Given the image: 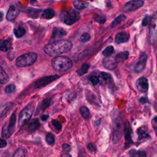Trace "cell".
I'll list each match as a JSON object with an SVG mask.
<instances>
[{
	"mask_svg": "<svg viewBox=\"0 0 157 157\" xmlns=\"http://www.w3.org/2000/svg\"><path fill=\"white\" fill-rule=\"evenodd\" d=\"M72 47L73 44L70 41L60 40L47 45L44 51L48 55L56 56L71 51Z\"/></svg>",
	"mask_w": 157,
	"mask_h": 157,
	"instance_id": "6da1fadb",
	"label": "cell"
},
{
	"mask_svg": "<svg viewBox=\"0 0 157 157\" xmlns=\"http://www.w3.org/2000/svg\"><path fill=\"white\" fill-rule=\"evenodd\" d=\"M55 11L51 9H47L44 10L42 14L43 17L46 19H51L55 16Z\"/></svg>",
	"mask_w": 157,
	"mask_h": 157,
	"instance_id": "ffe728a7",
	"label": "cell"
},
{
	"mask_svg": "<svg viewBox=\"0 0 157 157\" xmlns=\"http://www.w3.org/2000/svg\"><path fill=\"white\" fill-rule=\"evenodd\" d=\"M125 19H126V17L124 15H119L114 20V21L112 22V23L111 24V27L114 28V27L117 26V25H119V24L122 23Z\"/></svg>",
	"mask_w": 157,
	"mask_h": 157,
	"instance_id": "7402d4cb",
	"label": "cell"
},
{
	"mask_svg": "<svg viewBox=\"0 0 157 157\" xmlns=\"http://www.w3.org/2000/svg\"><path fill=\"white\" fill-rule=\"evenodd\" d=\"M50 104V101L48 100H45L44 101V103H43V109H45L47 107H48Z\"/></svg>",
	"mask_w": 157,
	"mask_h": 157,
	"instance_id": "b9f144b4",
	"label": "cell"
},
{
	"mask_svg": "<svg viewBox=\"0 0 157 157\" xmlns=\"http://www.w3.org/2000/svg\"><path fill=\"white\" fill-rule=\"evenodd\" d=\"M149 22V37L150 41L155 43L157 41V12L152 15Z\"/></svg>",
	"mask_w": 157,
	"mask_h": 157,
	"instance_id": "8992f818",
	"label": "cell"
},
{
	"mask_svg": "<svg viewBox=\"0 0 157 157\" xmlns=\"http://www.w3.org/2000/svg\"><path fill=\"white\" fill-rule=\"evenodd\" d=\"M52 66L57 71H66L73 66V62L70 58L64 56L55 57L52 61Z\"/></svg>",
	"mask_w": 157,
	"mask_h": 157,
	"instance_id": "7a4b0ae2",
	"label": "cell"
},
{
	"mask_svg": "<svg viewBox=\"0 0 157 157\" xmlns=\"http://www.w3.org/2000/svg\"><path fill=\"white\" fill-rule=\"evenodd\" d=\"M80 112L81 115L84 118V119H87L90 116V111L88 107L86 106H82L80 108Z\"/></svg>",
	"mask_w": 157,
	"mask_h": 157,
	"instance_id": "83f0119b",
	"label": "cell"
},
{
	"mask_svg": "<svg viewBox=\"0 0 157 157\" xmlns=\"http://www.w3.org/2000/svg\"><path fill=\"white\" fill-rule=\"evenodd\" d=\"M15 90V86L14 84H10L5 88V92L6 93H12Z\"/></svg>",
	"mask_w": 157,
	"mask_h": 157,
	"instance_id": "d6a6232c",
	"label": "cell"
},
{
	"mask_svg": "<svg viewBox=\"0 0 157 157\" xmlns=\"http://www.w3.org/2000/svg\"><path fill=\"white\" fill-rule=\"evenodd\" d=\"M90 65L87 63H84L82 65V66L81 67L79 70H77V73L79 76H82L85 74H86L88 70V68H89Z\"/></svg>",
	"mask_w": 157,
	"mask_h": 157,
	"instance_id": "4316f807",
	"label": "cell"
},
{
	"mask_svg": "<svg viewBox=\"0 0 157 157\" xmlns=\"http://www.w3.org/2000/svg\"><path fill=\"white\" fill-rule=\"evenodd\" d=\"M7 145V142L5 140L0 139V148H4Z\"/></svg>",
	"mask_w": 157,
	"mask_h": 157,
	"instance_id": "60d3db41",
	"label": "cell"
},
{
	"mask_svg": "<svg viewBox=\"0 0 157 157\" xmlns=\"http://www.w3.org/2000/svg\"><path fill=\"white\" fill-rule=\"evenodd\" d=\"M144 1L142 0H132L125 4L123 8V11L129 12L136 9H138L144 5Z\"/></svg>",
	"mask_w": 157,
	"mask_h": 157,
	"instance_id": "ba28073f",
	"label": "cell"
},
{
	"mask_svg": "<svg viewBox=\"0 0 157 157\" xmlns=\"http://www.w3.org/2000/svg\"><path fill=\"white\" fill-rule=\"evenodd\" d=\"M103 66L107 70H113L117 66V62L115 61V57L110 56H106V58L103 60Z\"/></svg>",
	"mask_w": 157,
	"mask_h": 157,
	"instance_id": "4fadbf2b",
	"label": "cell"
},
{
	"mask_svg": "<svg viewBox=\"0 0 157 157\" xmlns=\"http://www.w3.org/2000/svg\"><path fill=\"white\" fill-rule=\"evenodd\" d=\"M114 49L112 46H109L106 47V49H104V51L103 52V54L105 56H110L114 52Z\"/></svg>",
	"mask_w": 157,
	"mask_h": 157,
	"instance_id": "f546056e",
	"label": "cell"
},
{
	"mask_svg": "<svg viewBox=\"0 0 157 157\" xmlns=\"http://www.w3.org/2000/svg\"><path fill=\"white\" fill-rule=\"evenodd\" d=\"M136 86L139 92L145 93L149 89V82L145 77H140L137 80Z\"/></svg>",
	"mask_w": 157,
	"mask_h": 157,
	"instance_id": "30bf717a",
	"label": "cell"
},
{
	"mask_svg": "<svg viewBox=\"0 0 157 157\" xmlns=\"http://www.w3.org/2000/svg\"><path fill=\"white\" fill-rule=\"evenodd\" d=\"M130 34L128 32H122L118 33L115 36V41L117 44L125 43L128 41Z\"/></svg>",
	"mask_w": 157,
	"mask_h": 157,
	"instance_id": "2e32d148",
	"label": "cell"
},
{
	"mask_svg": "<svg viewBox=\"0 0 157 157\" xmlns=\"http://www.w3.org/2000/svg\"><path fill=\"white\" fill-rule=\"evenodd\" d=\"M11 47V44L8 41H0V51H7Z\"/></svg>",
	"mask_w": 157,
	"mask_h": 157,
	"instance_id": "603a6c76",
	"label": "cell"
},
{
	"mask_svg": "<svg viewBox=\"0 0 157 157\" xmlns=\"http://www.w3.org/2000/svg\"><path fill=\"white\" fill-rule=\"evenodd\" d=\"M125 139L126 148L128 147L133 144V141L131 139V128L130 123L127 122L125 126Z\"/></svg>",
	"mask_w": 157,
	"mask_h": 157,
	"instance_id": "8fae6325",
	"label": "cell"
},
{
	"mask_svg": "<svg viewBox=\"0 0 157 157\" xmlns=\"http://www.w3.org/2000/svg\"><path fill=\"white\" fill-rule=\"evenodd\" d=\"M59 77L58 76H46L42 78H40L39 79L37 80L34 83V87L36 88H42L49 84L50 83L52 82L53 81L56 80Z\"/></svg>",
	"mask_w": 157,
	"mask_h": 157,
	"instance_id": "9c48e42d",
	"label": "cell"
},
{
	"mask_svg": "<svg viewBox=\"0 0 157 157\" xmlns=\"http://www.w3.org/2000/svg\"><path fill=\"white\" fill-rule=\"evenodd\" d=\"M46 142L50 145H52L55 142V137L51 133H48L46 136Z\"/></svg>",
	"mask_w": 157,
	"mask_h": 157,
	"instance_id": "4dcf8cb0",
	"label": "cell"
},
{
	"mask_svg": "<svg viewBox=\"0 0 157 157\" xmlns=\"http://www.w3.org/2000/svg\"><path fill=\"white\" fill-rule=\"evenodd\" d=\"M90 35L87 33H85L84 34H82L80 37V40L82 43H87L88 41H89L90 40Z\"/></svg>",
	"mask_w": 157,
	"mask_h": 157,
	"instance_id": "1f68e13d",
	"label": "cell"
},
{
	"mask_svg": "<svg viewBox=\"0 0 157 157\" xmlns=\"http://www.w3.org/2000/svg\"><path fill=\"white\" fill-rule=\"evenodd\" d=\"M89 81H90V82L93 85H97L98 83L100 82L99 81V78H98L96 76H91L89 77Z\"/></svg>",
	"mask_w": 157,
	"mask_h": 157,
	"instance_id": "d590c367",
	"label": "cell"
},
{
	"mask_svg": "<svg viewBox=\"0 0 157 157\" xmlns=\"http://www.w3.org/2000/svg\"><path fill=\"white\" fill-rule=\"evenodd\" d=\"M147 59V56L146 54L142 53L139 57V61L136 63V64L134 66V70L136 72L140 73L144 70L146 65Z\"/></svg>",
	"mask_w": 157,
	"mask_h": 157,
	"instance_id": "7c38bea8",
	"label": "cell"
},
{
	"mask_svg": "<svg viewBox=\"0 0 157 157\" xmlns=\"http://www.w3.org/2000/svg\"><path fill=\"white\" fill-rule=\"evenodd\" d=\"M39 126H40V123H39V120L37 119L34 120L29 125V131L31 133L34 132L39 128Z\"/></svg>",
	"mask_w": 157,
	"mask_h": 157,
	"instance_id": "cb8c5ba5",
	"label": "cell"
},
{
	"mask_svg": "<svg viewBox=\"0 0 157 157\" xmlns=\"http://www.w3.org/2000/svg\"><path fill=\"white\" fill-rule=\"evenodd\" d=\"M100 82L102 85H111L113 84V79L111 74L107 73L102 72L100 73Z\"/></svg>",
	"mask_w": 157,
	"mask_h": 157,
	"instance_id": "5bb4252c",
	"label": "cell"
},
{
	"mask_svg": "<svg viewBox=\"0 0 157 157\" xmlns=\"http://www.w3.org/2000/svg\"><path fill=\"white\" fill-rule=\"evenodd\" d=\"M88 148L91 152H94L96 150V147L92 144H88Z\"/></svg>",
	"mask_w": 157,
	"mask_h": 157,
	"instance_id": "7bdbcfd3",
	"label": "cell"
},
{
	"mask_svg": "<svg viewBox=\"0 0 157 157\" xmlns=\"http://www.w3.org/2000/svg\"><path fill=\"white\" fill-rule=\"evenodd\" d=\"M37 55L36 53L30 52L26 54H23L20 56L16 61V64L18 67H22L31 66L36 61Z\"/></svg>",
	"mask_w": 157,
	"mask_h": 157,
	"instance_id": "277c9868",
	"label": "cell"
},
{
	"mask_svg": "<svg viewBox=\"0 0 157 157\" xmlns=\"http://www.w3.org/2000/svg\"><path fill=\"white\" fill-rule=\"evenodd\" d=\"M67 34L66 32L64 29L62 28H54L53 33H52V37L53 38H60L66 36Z\"/></svg>",
	"mask_w": 157,
	"mask_h": 157,
	"instance_id": "e0dca14e",
	"label": "cell"
},
{
	"mask_svg": "<svg viewBox=\"0 0 157 157\" xmlns=\"http://www.w3.org/2000/svg\"><path fill=\"white\" fill-rule=\"evenodd\" d=\"M3 17H4L3 13L2 12H0V22L3 21Z\"/></svg>",
	"mask_w": 157,
	"mask_h": 157,
	"instance_id": "bcb514c9",
	"label": "cell"
},
{
	"mask_svg": "<svg viewBox=\"0 0 157 157\" xmlns=\"http://www.w3.org/2000/svg\"><path fill=\"white\" fill-rule=\"evenodd\" d=\"M48 115H43V116L41 117V119H42L43 121H44V120H46L48 119Z\"/></svg>",
	"mask_w": 157,
	"mask_h": 157,
	"instance_id": "f6af8a7d",
	"label": "cell"
},
{
	"mask_svg": "<svg viewBox=\"0 0 157 157\" xmlns=\"http://www.w3.org/2000/svg\"><path fill=\"white\" fill-rule=\"evenodd\" d=\"M150 21V19H149V17L148 15H146L144 20H143V21H142V25L143 26H146L147 25V24H148V23Z\"/></svg>",
	"mask_w": 157,
	"mask_h": 157,
	"instance_id": "f35d334b",
	"label": "cell"
},
{
	"mask_svg": "<svg viewBox=\"0 0 157 157\" xmlns=\"http://www.w3.org/2000/svg\"><path fill=\"white\" fill-rule=\"evenodd\" d=\"M130 155L133 156H141L144 157L146 156V153L144 151H137L135 150H131L129 152Z\"/></svg>",
	"mask_w": 157,
	"mask_h": 157,
	"instance_id": "f1b7e54d",
	"label": "cell"
},
{
	"mask_svg": "<svg viewBox=\"0 0 157 157\" xmlns=\"http://www.w3.org/2000/svg\"><path fill=\"white\" fill-rule=\"evenodd\" d=\"M80 18V14L74 9L62 12L60 14L61 21L67 25H71L78 21Z\"/></svg>",
	"mask_w": 157,
	"mask_h": 157,
	"instance_id": "3957f363",
	"label": "cell"
},
{
	"mask_svg": "<svg viewBox=\"0 0 157 157\" xmlns=\"http://www.w3.org/2000/svg\"><path fill=\"white\" fill-rule=\"evenodd\" d=\"M74 5L77 9H82L87 7L88 6V3L81 1H79V0H76V1H74Z\"/></svg>",
	"mask_w": 157,
	"mask_h": 157,
	"instance_id": "484cf974",
	"label": "cell"
},
{
	"mask_svg": "<svg viewBox=\"0 0 157 157\" xmlns=\"http://www.w3.org/2000/svg\"><path fill=\"white\" fill-rule=\"evenodd\" d=\"M14 33L16 37L20 38V37H23L25 34L26 30L25 29V28H23V27L19 26L18 28H14Z\"/></svg>",
	"mask_w": 157,
	"mask_h": 157,
	"instance_id": "44dd1931",
	"label": "cell"
},
{
	"mask_svg": "<svg viewBox=\"0 0 157 157\" xmlns=\"http://www.w3.org/2000/svg\"><path fill=\"white\" fill-rule=\"evenodd\" d=\"M9 79L8 74L4 70V69L0 66V84H6Z\"/></svg>",
	"mask_w": 157,
	"mask_h": 157,
	"instance_id": "ac0fdd59",
	"label": "cell"
},
{
	"mask_svg": "<svg viewBox=\"0 0 157 157\" xmlns=\"http://www.w3.org/2000/svg\"><path fill=\"white\" fill-rule=\"evenodd\" d=\"M19 10L15 6H11L8 10L6 15V19L9 21H12L19 14Z\"/></svg>",
	"mask_w": 157,
	"mask_h": 157,
	"instance_id": "9a60e30c",
	"label": "cell"
},
{
	"mask_svg": "<svg viewBox=\"0 0 157 157\" xmlns=\"http://www.w3.org/2000/svg\"><path fill=\"white\" fill-rule=\"evenodd\" d=\"M16 121V114L15 112H14L11 115V118L9 120V124L7 126V128H5V127L3 128L2 136L3 137L8 138L9 137L11 136L12 134L14 133L15 130V125Z\"/></svg>",
	"mask_w": 157,
	"mask_h": 157,
	"instance_id": "52a82bcc",
	"label": "cell"
},
{
	"mask_svg": "<svg viewBox=\"0 0 157 157\" xmlns=\"http://www.w3.org/2000/svg\"><path fill=\"white\" fill-rule=\"evenodd\" d=\"M139 101L142 103V104H144V103H146V102L148 101V100H147V98H145V97H142L140 98L139 100Z\"/></svg>",
	"mask_w": 157,
	"mask_h": 157,
	"instance_id": "ee69618b",
	"label": "cell"
},
{
	"mask_svg": "<svg viewBox=\"0 0 157 157\" xmlns=\"http://www.w3.org/2000/svg\"><path fill=\"white\" fill-rule=\"evenodd\" d=\"M62 147H63V150L66 152H69L71 150V146L67 144H64L62 145Z\"/></svg>",
	"mask_w": 157,
	"mask_h": 157,
	"instance_id": "ab89813d",
	"label": "cell"
},
{
	"mask_svg": "<svg viewBox=\"0 0 157 157\" xmlns=\"http://www.w3.org/2000/svg\"><path fill=\"white\" fill-rule=\"evenodd\" d=\"M153 121H155V122H156L157 123V117H154V119H153Z\"/></svg>",
	"mask_w": 157,
	"mask_h": 157,
	"instance_id": "7dc6e473",
	"label": "cell"
},
{
	"mask_svg": "<svg viewBox=\"0 0 157 157\" xmlns=\"http://www.w3.org/2000/svg\"><path fill=\"white\" fill-rule=\"evenodd\" d=\"M52 123L57 130H60L62 129V124L56 120H52Z\"/></svg>",
	"mask_w": 157,
	"mask_h": 157,
	"instance_id": "8d00e7d4",
	"label": "cell"
},
{
	"mask_svg": "<svg viewBox=\"0 0 157 157\" xmlns=\"http://www.w3.org/2000/svg\"><path fill=\"white\" fill-rule=\"evenodd\" d=\"M13 156H25V150L23 148H19L15 151Z\"/></svg>",
	"mask_w": 157,
	"mask_h": 157,
	"instance_id": "836d02e7",
	"label": "cell"
},
{
	"mask_svg": "<svg viewBox=\"0 0 157 157\" xmlns=\"http://www.w3.org/2000/svg\"><path fill=\"white\" fill-rule=\"evenodd\" d=\"M66 97L67 100H73L76 98V94L73 92H70V93H67L66 94Z\"/></svg>",
	"mask_w": 157,
	"mask_h": 157,
	"instance_id": "74e56055",
	"label": "cell"
},
{
	"mask_svg": "<svg viewBox=\"0 0 157 157\" xmlns=\"http://www.w3.org/2000/svg\"><path fill=\"white\" fill-rule=\"evenodd\" d=\"M129 56V53L128 52H122L119 54H118L115 56V59L117 63H119L125 61L126 59H128Z\"/></svg>",
	"mask_w": 157,
	"mask_h": 157,
	"instance_id": "d6986e66",
	"label": "cell"
},
{
	"mask_svg": "<svg viewBox=\"0 0 157 157\" xmlns=\"http://www.w3.org/2000/svg\"><path fill=\"white\" fill-rule=\"evenodd\" d=\"M94 18H95V21L98 22V23H104L106 21V18L100 15H96L94 17Z\"/></svg>",
	"mask_w": 157,
	"mask_h": 157,
	"instance_id": "e575fe53",
	"label": "cell"
},
{
	"mask_svg": "<svg viewBox=\"0 0 157 157\" xmlns=\"http://www.w3.org/2000/svg\"><path fill=\"white\" fill-rule=\"evenodd\" d=\"M34 109V106L33 103L28 104L24 109L21 111L19 115L18 119V126L22 127L26 124L32 117Z\"/></svg>",
	"mask_w": 157,
	"mask_h": 157,
	"instance_id": "5b68a950",
	"label": "cell"
},
{
	"mask_svg": "<svg viewBox=\"0 0 157 157\" xmlns=\"http://www.w3.org/2000/svg\"><path fill=\"white\" fill-rule=\"evenodd\" d=\"M137 134H138L139 139H140V140H141L142 139L150 138V136L147 134V133L145 131V130L144 128H139L138 131H137Z\"/></svg>",
	"mask_w": 157,
	"mask_h": 157,
	"instance_id": "d4e9b609",
	"label": "cell"
}]
</instances>
